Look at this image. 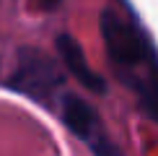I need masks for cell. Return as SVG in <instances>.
<instances>
[{
    "instance_id": "cell-1",
    "label": "cell",
    "mask_w": 158,
    "mask_h": 156,
    "mask_svg": "<svg viewBox=\"0 0 158 156\" xmlns=\"http://www.w3.org/2000/svg\"><path fill=\"white\" fill-rule=\"evenodd\" d=\"M101 39L117 78L137 96L140 107L158 122V52L130 18L106 8L101 13Z\"/></svg>"
},
{
    "instance_id": "cell-2",
    "label": "cell",
    "mask_w": 158,
    "mask_h": 156,
    "mask_svg": "<svg viewBox=\"0 0 158 156\" xmlns=\"http://www.w3.org/2000/svg\"><path fill=\"white\" fill-rule=\"evenodd\" d=\"M62 76L57 73L55 63H49L47 57L36 55L34 50H23L21 60H18V68L10 78V86L18 89L23 96H31L36 102H49L52 94L60 89Z\"/></svg>"
},
{
    "instance_id": "cell-3",
    "label": "cell",
    "mask_w": 158,
    "mask_h": 156,
    "mask_svg": "<svg viewBox=\"0 0 158 156\" xmlns=\"http://www.w3.org/2000/svg\"><path fill=\"white\" fill-rule=\"evenodd\" d=\"M62 120L75 133V138H81L94 151H114L106 143V135H104V128H101V120H98L96 109L85 99L65 94L62 96Z\"/></svg>"
},
{
    "instance_id": "cell-4",
    "label": "cell",
    "mask_w": 158,
    "mask_h": 156,
    "mask_svg": "<svg viewBox=\"0 0 158 156\" xmlns=\"http://www.w3.org/2000/svg\"><path fill=\"white\" fill-rule=\"evenodd\" d=\"M57 52H60L68 73H73V78L81 83L83 89H88L91 94H104V91H106V81H104V78L88 65V60H85V55L81 50V44H78L70 34L57 37Z\"/></svg>"
}]
</instances>
